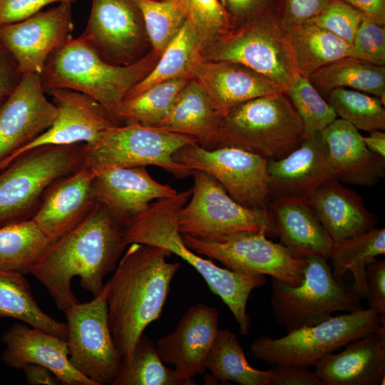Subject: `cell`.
<instances>
[{"mask_svg":"<svg viewBox=\"0 0 385 385\" xmlns=\"http://www.w3.org/2000/svg\"><path fill=\"white\" fill-rule=\"evenodd\" d=\"M126 247L122 229L108 210L96 203L79 224L50 243L31 274L66 312L78 302L71 289L73 278L79 277L83 289L99 295L104 277L115 270Z\"/></svg>","mask_w":385,"mask_h":385,"instance_id":"cell-1","label":"cell"},{"mask_svg":"<svg viewBox=\"0 0 385 385\" xmlns=\"http://www.w3.org/2000/svg\"><path fill=\"white\" fill-rule=\"evenodd\" d=\"M105 284L110 329L123 362L130 361L145 329L158 320L180 267L172 253L158 247L131 243Z\"/></svg>","mask_w":385,"mask_h":385,"instance_id":"cell-2","label":"cell"},{"mask_svg":"<svg viewBox=\"0 0 385 385\" xmlns=\"http://www.w3.org/2000/svg\"><path fill=\"white\" fill-rule=\"evenodd\" d=\"M191 194L190 189L151 202L124 227L123 242L127 246L142 243L158 247L185 260L202 276L210 291L227 306L240 334L246 335L250 325L247 302L251 292L265 284V277L244 274L220 267L185 245L178 230V219Z\"/></svg>","mask_w":385,"mask_h":385,"instance_id":"cell-3","label":"cell"},{"mask_svg":"<svg viewBox=\"0 0 385 385\" xmlns=\"http://www.w3.org/2000/svg\"><path fill=\"white\" fill-rule=\"evenodd\" d=\"M159 58L153 51L132 64L114 65L103 59L79 36L49 55L40 73L41 82L46 93L58 88L83 93L101 104L115 119L120 103L150 72Z\"/></svg>","mask_w":385,"mask_h":385,"instance_id":"cell-4","label":"cell"},{"mask_svg":"<svg viewBox=\"0 0 385 385\" xmlns=\"http://www.w3.org/2000/svg\"><path fill=\"white\" fill-rule=\"evenodd\" d=\"M304 138L299 115L282 93L255 98L227 111L220 116L213 148L233 146L267 160L280 159Z\"/></svg>","mask_w":385,"mask_h":385,"instance_id":"cell-5","label":"cell"},{"mask_svg":"<svg viewBox=\"0 0 385 385\" xmlns=\"http://www.w3.org/2000/svg\"><path fill=\"white\" fill-rule=\"evenodd\" d=\"M83 145L38 146L0 170V227L31 219L50 186L82 167Z\"/></svg>","mask_w":385,"mask_h":385,"instance_id":"cell-6","label":"cell"},{"mask_svg":"<svg viewBox=\"0 0 385 385\" xmlns=\"http://www.w3.org/2000/svg\"><path fill=\"white\" fill-rule=\"evenodd\" d=\"M384 324V316L369 308L361 309L289 332L279 339L259 337L251 344L250 350L255 358L274 366L309 368Z\"/></svg>","mask_w":385,"mask_h":385,"instance_id":"cell-7","label":"cell"},{"mask_svg":"<svg viewBox=\"0 0 385 385\" xmlns=\"http://www.w3.org/2000/svg\"><path fill=\"white\" fill-rule=\"evenodd\" d=\"M197 143L196 138L159 127L140 123L117 125L96 143L82 149V167L94 173L113 167L155 165L177 178L193 170L175 161L174 154L183 147Z\"/></svg>","mask_w":385,"mask_h":385,"instance_id":"cell-8","label":"cell"},{"mask_svg":"<svg viewBox=\"0 0 385 385\" xmlns=\"http://www.w3.org/2000/svg\"><path fill=\"white\" fill-rule=\"evenodd\" d=\"M304 278L292 286L272 278L271 304L277 322L287 332L316 325L336 312H351L363 309L361 298L333 274L327 257L310 255L305 257Z\"/></svg>","mask_w":385,"mask_h":385,"instance_id":"cell-9","label":"cell"},{"mask_svg":"<svg viewBox=\"0 0 385 385\" xmlns=\"http://www.w3.org/2000/svg\"><path fill=\"white\" fill-rule=\"evenodd\" d=\"M202 58L243 64L272 81L284 92L298 74L287 32L274 13L232 29L206 46Z\"/></svg>","mask_w":385,"mask_h":385,"instance_id":"cell-10","label":"cell"},{"mask_svg":"<svg viewBox=\"0 0 385 385\" xmlns=\"http://www.w3.org/2000/svg\"><path fill=\"white\" fill-rule=\"evenodd\" d=\"M194 185L190 200L178 214L181 235L213 238L241 231L263 232L278 237L274 217L269 209L245 207L233 200L212 176L193 170Z\"/></svg>","mask_w":385,"mask_h":385,"instance_id":"cell-11","label":"cell"},{"mask_svg":"<svg viewBox=\"0 0 385 385\" xmlns=\"http://www.w3.org/2000/svg\"><path fill=\"white\" fill-rule=\"evenodd\" d=\"M192 250L221 262L225 268L248 275H270L292 286L300 284L307 265L282 243L263 232L241 231L205 239L182 235Z\"/></svg>","mask_w":385,"mask_h":385,"instance_id":"cell-12","label":"cell"},{"mask_svg":"<svg viewBox=\"0 0 385 385\" xmlns=\"http://www.w3.org/2000/svg\"><path fill=\"white\" fill-rule=\"evenodd\" d=\"M175 162L217 180L239 204L267 210L270 201L267 159L233 146L207 149L195 143L178 150Z\"/></svg>","mask_w":385,"mask_h":385,"instance_id":"cell-13","label":"cell"},{"mask_svg":"<svg viewBox=\"0 0 385 385\" xmlns=\"http://www.w3.org/2000/svg\"><path fill=\"white\" fill-rule=\"evenodd\" d=\"M64 313L71 363L96 385L111 384L123 359L109 326L105 287L91 301L78 302Z\"/></svg>","mask_w":385,"mask_h":385,"instance_id":"cell-14","label":"cell"},{"mask_svg":"<svg viewBox=\"0 0 385 385\" xmlns=\"http://www.w3.org/2000/svg\"><path fill=\"white\" fill-rule=\"evenodd\" d=\"M80 36L103 59L118 66L142 58L148 40L135 0H92L86 26Z\"/></svg>","mask_w":385,"mask_h":385,"instance_id":"cell-15","label":"cell"},{"mask_svg":"<svg viewBox=\"0 0 385 385\" xmlns=\"http://www.w3.org/2000/svg\"><path fill=\"white\" fill-rule=\"evenodd\" d=\"M71 4L59 3L17 23L0 27V41L20 73L40 74L49 55L72 38Z\"/></svg>","mask_w":385,"mask_h":385,"instance_id":"cell-16","label":"cell"},{"mask_svg":"<svg viewBox=\"0 0 385 385\" xmlns=\"http://www.w3.org/2000/svg\"><path fill=\"white\" fill-rule=\"evenodd\" d=\"M47 94L57 110L52 125L30 143L0 161V170L17 155L38 146L93 145L111 128L120 125L101 104L83 93L58 88Z\"/></svg>","mask_w":385,"mask_h":385,"instance_id":"cell-17","label":"cell"},{"mask_svg":"<svg viewBox=\"0 0 385 385\" xmlns=\"http://www.w3.org/2000/svg\"><path fill=\"white\" fill-rule=\"evenodd\" d=\"M46 94L40 74L26 73L0 103V161L30 143L52 125L57 110Z\"/></svg>","mask_w":385,"mask_h":385,"instance_id":"cell-18","label":"cell"},{"mask_svg":"<svg viewBox=\"0 0 385 385\" xmlns=\"http://www.w3.org/2000/svg\"><path fill=\"white\" fill-rule=\"evenodd\" d=\"M91 190L122 229L154 200L175 195L170 185L154 180L145 166L113 167L94 173Z\"/></svg>","mask_w":385,"mask_h":385,"instance_id":"cell-19","label":"cell"},{"mask_svg":"<svg viewBox=\"0 0 385 385\" xmlns=\"http://www.w3.org/2000/svg\"><path fill=\"white\" fill-rule=\"evenodd\" d=\"M219 312L213 307L199 303L190 307L175 329L155 343L163 362L175 366L180 378L192 379L207 370L208 354L218 332Z\"/></svg>","mask_w":385,"mask_h":385,"instance_id":"cell-20","label":"cell"},{"mask_svg":"<svg viewBox=\"0 0 385 385\" xmlns=\"http://www.w3.org/2000/svg\"><path fill=\"white\" fill-rule=\"evenodd\" d=\"M5 349L1 359L14 369L38 364L49 369L64 385H96L71 363L66 340L34 328L15 322L2 335Z\"/></svg>","mask_w":385,"mask_h":385,"instance_id":"cell-21","label":"cell"},{"mask_svg":"<svg viewBox=\"0 0 385 385\" xmlns=\"http://www.w3.org/2000/svg\"><path fill=\"white\" fill-rule=\"evenodd\" d=\"M94 173L81 167L52 184L32 220L52 242L79 224L96 204L91 183Z\"/></svg>","mask_w":385,"mask_h":385,"instance_id":"cell-22","label":"cell"},{"mask_svg":"<svg viewBox=\"0 0 385 385\" xmlns=\"http://www.w3.org/2000/svg\"><path fill=\"white\" fill-rule=\"evenodd\" d=\"M267 170L270 200L283 197L307 199L322 184L335 178L320 133L305 136L300 145L286 156L269 159Z\"/></svg>","mask_w":385,"mask_h":385,"instance_id":"cell-23","label":"cell"},{"mask_svg":"<svg viewBox=\"0 0 385 385\" xmlns=\"http://www.w3.org/2000/svg\"><path fill=\"white\" fill-rule=\"evenodd\" d=\"M221 116L231 108L255 98L285 93L265 76L239 63L202 60L193 78Z\"/></svg>","mask_w":385,"mask_h":385,"instance_id":"cell-24","label":"cell"},{"mask_svg":"<svg viewBox=\"0 0 385 385\" xmlns=\"http://www.w3.org/2000/svg\"><path fill=\"white\" fill-rule=\"evenodd\" d=\"M324 153L340 183L374 186L385 175V158L370 151L359 130L336 118L321 133Z\"/></svg>","mask_w":385,"mask_h":385,"instance_id":"cell-25","label":"cell"},{"mask_svg":"<svg viewBox=\"0 0 385 385\" xmlns=\"http://www.w3.org/2000/svg\"><path fill=\"white\" fill-rule=\"evenodd\" d=\"M314 366L325 385H379L385 379V326L356 339Z\"/></svg>","mask_w":385,"mask_h":385,"instance_id":"cell-26","label":"cell"},{"mask_svg":"<svg viewBox=\"0 0 385 385\" xmlns=\"http://www.w3.org/2000/svg\"><path fill=\"white\" fill-rule=\"evenodd\" d=\"M307 200L334 242L365 232L377 223L362 197L335 178L322 184Z\"/></svg>","mask_w":385,"mask_h":385,"instance_id":"cell-27","label":"cell"},{"mask_svg":"<svg viewBox=\"0 0 385 385\" xmlns=\"http://www.w3.org/2000/svg\"><path fill=\"white\" fill-rule=\"evenodd\" d=\"M281 243L299 257H328L334 242L313 212L307 200L283 197L270 201Z\"/></svg>","mask_w":385,"mask_h":385,"instance_id":"cell-28","label":"cell"},{"mask_svg":"<svg viewBox=\"0 0 385 385\" xmlns=\"http://www.w3.org/2000/svg\"><path fill=\"white\" fill-rule=\"evenodd\" d=\"M220 115L213 109L200 84L191 79L179 92L157 126L197 139L203 148L214 147Z\"/></svg>","mask_w":385,"mask_h":385,"instance_id":"cell-29","label":"cell"},{"mask_svg":"<svg viewBox=\"0 0 385 385\" xmlns=\"http://www.w3.org/2000/svg\"><path fill=\"white\" fill-rule=\"evenodd\" d=\"M202 49L193 27L186 19L177 35L160 56L153 68L129 91L125 98L138 94L160 82L180 78L192 79L198 65L203 60Z\"/></svg>","mask_w":385,"mask_h":385,"instance_id":"cell-30","label":"cell"},{"mask_svg":"<svg viewBox=\"0 0 385 385\" xmlns=\"http://www.w3.org/2000/svg\"><path fill=\"white\" fill-rule=\"evenodd\" d=\"M287 39L298 73L305 77L330 63L353 56L351 45L315 24L293 29L287 32Z\"/></svg>","mask_w":385,"mask_h":385,"instance_id":"cell-31","label":"cell"},{"mask_svg":"<svg viewBox=\"0 0 385 385\" xmlns=\"http://www.w3.org/2000/svg\"><path fill=\"white\" fill-rule=\"evenodd\" d=\"M308 78L326 96L334 88H346L375 96L385 103V66L349 56L319 68Z\"/></svg>","mask_w":385,"mask_h":385,"instance_id":"cell-32","label":"cell"},{"mask_svg":"<svg viewBox=\"0 0 385 385\" xmlns=\"http://www.w3.org/2000/svg\"><path fill=\"white\" fill-rule=\"evenodd\" d=\"M0 317L17 319L66 340L68 327L38 306L24 275L0 269Z\"/></svg>","mask_w":385,"mask_h":385,"instance_id":"cell-33","label":"cell"},{"mask_svg":"<svg viewBox=\"0 0 385 385\" xmlns=\"http://www.w3.org/2000/svg\"><path fill=\"white\" fill-rule=\"evenodd\" d=\"M385 254V229L375 227L361 234L333 243L329 257L333 274L339 280L347 272L354 276L351 287L361 298H366V271L376 257Z\"/></svg>","mask_w":385,"mask_h":385,"instance_id":"cell-34","label":"cell"},{"mask_svg":"<svg viewBox=\"0 0 385 385\" xmlns=\"http://www.w3.org/2000/svg\"><path fill=\"white\" fill-rule=\"evenodd\" d=\"M206 368L213 381H232L240 385H272L271 369L262 371L251 366L236 334L227 329H218L210 351Z\"/></svg>","mask_w":385,"mask_h":385,"instance_id":"cell-35","label":"cell"},{"mask_svg":"<svg viewBox=\"0 0 385 385\" xmlns=\"http://www.w3.org/2000/svg\"><path fill=\"white\" fill-rule=\"evenodd\" d=\"M50 243L32 219L0 227V269L31 274Z\"/></svg>","mask_w":385,"mask_h":385,"instance_id":"cell-36","label":"cell"},{"mask_svg":"<svg viewBox=\"0 0 385 385\" xmlns=\"http://www.w3.org/2000/svg\"><path fill=\"white\" fill-rule=\"evenodd\" d=\"M189 81L180 78L160 82L124 98L115 111V119L118 123H135L157 127Z\"/></svg>","mask_w":385,"mask_h":385,"instance_id":"cell-37","label":"cell"},{"mask_svg":"<svg viewBox=\"0 0 385 385\" xmlns=\"http://www.w3.org/2000/svg\"><path fill=\"white\" fill-rule=\"evenodd\" d=\"M192 384L168 368L160 358L155 343L143 334L128 364L122 362L111 385H188Z\"/></svg>","mask_w":385,"mask_h":385,"instance_id":"cell-38","label":"cell"},{"mask_svg":"<svg viewBox=\"0 0 385 385\" xmlns=\"http://www.w3.org/2000/svg\"><path fill=\"white\" fill-rule=\"evenodd\" d=\"M326 97L337 117L358 130H384V103L379 98L346 88H334Z\"/></svg>","mask_w":385,"mask_h":385,"instance_id":"cell-39","label":"cell"},{"mask_svg":"<svg viewBox=\"0 0 385 385\" xmlns=\"http://www.w3.org/2000/svg\"><path fill=\"white\" fill-rule=\"evenodd\" d=\"M144 21L153 51L161 55L177 35L186 16L179 0H135Z\"/></svg>","mask_w":385,"mask_h":385,"instance_id":"cell-40","label":"cell"},{"mask_svg":"<svg viewBox=\"0 0 385 385\" xmlns=\"http://www.w3.org/2000/svg\"><path fill=\"white\" fill-rule=\"evenodd\" d=\"M285 93L303 123L304 136L320 133L337 118L308 77L298 73Z\"/></svg>","mask_w":385,"mask_h":385,"instance_id":"cell-41","label":"cell"},{"mask_svg":"<svg viewBox=\"0 0 385 385\" xmlns=\"http://www.w3.org/2000/svg\"><path fill=\"white\" fill-rule=\"evenodd\" d=\"M179 1L203 49L234 29L230 16L220 0Z\"/></svg>","mask_w":385,"mask_h":385,"instance_id":"cell-42","label":"cell"},{"mask_svg":"<svg viewBox=\"0 0 385 385\" xmlns=\"http://www.w3.org/2000/svg\"><path fill=\"white\" fill-rule=\"evenodd\" d=\"M364 14L342 0H333L319 15L304 24L321 26L351 45Z\"/></svg>","mask_w":385,"mask_h":385,"instance_id":"cell-43","label":"cell"},{"mask_svg":"<svg viewBox=\"0 0 385 385\" xmlns=\"http://www.w3.org/2000/svg\"><path fill=\"white\" fill-rule=\"evenodd\" d=\"M353 57L385 66V24L364 15L352 41Z\"/></svg>","mask_w":385,"mask_h":385,"instance_id":"cell-44","label":"cell"},{"mask_svg":"<svg viewBox=\"0 0 385 385\" xmlns=\"http://www.w3.org/2000/svg\"><path fill=\"white\" fill-rule=\"evenodd\" d=\"M333 0H281L279 18L287 31L319 15Z\"/></svg>","mask_w":385,"mask_h":385,"instance_id":"cell-45","label":"cell"},{"mask_svg":"<svg viewBox=\"0 0 385 385\" xmlns=\"http://www.w3.org/2000/svg\"><path fill=\"white\" fill-rule=\"evenodd\" d=\"M281 0H220L234 28L267 14H278Z\"/></svg>","mask_w":385,"mask_h":385,"instance_id":"cell-46","label":"cell"},{"mask_svg":"<svg viewBox=\"0 0 385 385\" xmlns=\"http://www.w3.org/2000/svg\"><path fill=\"white\" fill-rule=\"evenodd\" d=\"M76 0H0V27L21 21L53 3L72 4Z\"/></svg>","mask_w":385,"mask_h":385,"instance_id":"cell-47","label":"cell"},{"mask_svg":"<svg viewBox=\"0 0 385 385\" xmlns=\"http://www.w3.org/2000/svg\"><path fill=\"white\" fill-rule=\"evenodd\" d=\"M368 304L378 314H385V261L374 260L366 271Z\"/></svg>","mask_w":385,"mask_h":385,"instance_id":"cell-48","label":"cell"},{"mask_svg":"<svg viewBox=\"0 0 385 385\" xmlns=\"http://www.w3.org/2000/svg\"><path fill=\"white\" fill-rule=\"evenodd\" d=\"M22 76L14 58L0 41V103L14 91Z\"/></svg>","mask_w":385,"mask_h":385,"instance_id":"cell-49","label":"cell"},{"mask_svg":"<svg viewBox=\"0 0 385 385\" xmlns=\"http://www.w3.org/2000/svg\"><path fill=\"white\" fill-rule=\"evenodd\" d=\"M272 385H325L314 371L300 366H274Z\"/></svg>","mask_w":385,"mask_h":385,"instance_id":"cell-50","label":"cell"},{"mask_svg":"<svg viewBox=\"0 0 385 385\" xmlns=\"http://www.w3.org/2000/svg\"><path fill=\"white\" fill-rule=\"evenodd\" d=\"M367 17L385 24V0H342Z\"/></svg>","mask_w":385,"mask_h":385,"instance_id":"cell-51","label":"cell"},{"mask_svg":"<svg viewBox=\"0 0 385 385\" xmlns=\"http://www.w3.org/2000/svg\"><path fill=\"white\" fill-rule=\"evenodd\" d=\"M26 381L30 385H56L58 380L47 368L38 364H28L23 369Z\"/></svg>","mask_w":385,"mask_h":385,"instance_id":"cell-52","label":"cell"},{"mask_svg":"<svg viewBox=\"0 0 385 385\" xmlns=\"http://www.w3.org/2000/svg\"><path fill=\"white\" fill-rule=\"evenodd\" d=\"M367 148L377 155L385 158V133L384 130H374L368 136H362Z\"/></svg>","mask_w":385,"mask_h":385,"instance_id":"cell-53","label":"cell"}]
</instances>
